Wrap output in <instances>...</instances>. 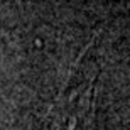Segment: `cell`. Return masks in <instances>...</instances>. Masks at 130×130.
Wrapping results in <instances>:
<instances>
[{"label":"cell","mask_w":130,"mask_h":130,"mask_svg":"<svg viewBox=\"0 0 130 130\" xmlns=\"http://www.w3.org/2000/svg\"><path fill=\"white\" fill-rule=\"evenodd\" d=\"M95 73L86 69L83 81L61 95L49 111L42 130H90L95 105Z\"/></svg>","instance_id":"obj_1"}]
</instances>
